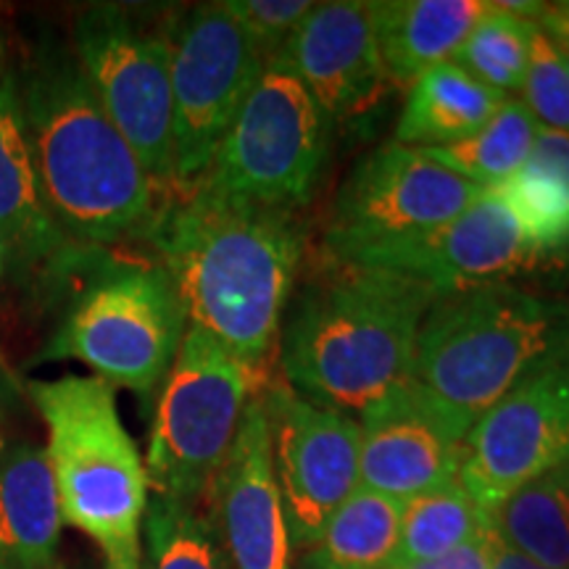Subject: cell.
<instances>
[{
	"label": "cell",
	"instance_id": "1",
	"mask_svg": "<svg viewBox=\"0 0 569 569\" xmlns=\"http://www.w3.org/2000/svg\"><path fill=\"white\" fill-rule=\"evenodd\" d=\"M146 238L172 277L188 322L267 382L303 261L298 211L196 182L169 190Z\"/></svg>",
	"mask_w": 569,
	"mask_h": 569
},
{
	"label": "cell",
	"instance_id": "2",
	"mask_svg": "<svg viewBox=\"0 0 569 569\" xmlns=\"http://www.w3.org/2000/svg\"><path fill=\"white\" fill-rule=\"evenodd\" d=\"M436 298L415 277L325 253L282 315V380L317 407L361 417L411 377L419 327Z\"/></svg>",
	"mask_w": 569,
	"mask_h": 569
},
{
	"label": "cell",
	"instance_id": "3",
	"mask_svg": "<svg viewBox=\"0 0 569 569\" xmlns=\"http://www.w3.org/2000/svg\"><path fill=\"white\" fill-rule=\"evenodd\" d=\"M19 101L48 209L71 243L98 248L146 238L161 206L159 188L103 111L74 53L42 51Z\"/></svg>",
	"mask_w": 569,
	"mask_h": 569
},
{
	"label": "cell",
	"instance_id": "4",
	"mask_svg": "<svg viewBox=\"0 0 569 569\" xmlns=\"http://www.w3.org/2000/svg\"><path fill=\"white\" fill-rule=\"evenodd\" d=\"M567 353L569 309L509 282H490L432 301L419 327L411 380L478 419Z\"/></svg>",
	"mask_w": 569,
	"mask_h": 569
},
{
	"label": "cell",
	"instance_id": "5",
	"mask_svg": "<svg viewBox=\"0 0 569 569\" xmlns=\"http://www.w3.org/2000/svg\"><path fill=\"white\" fill-rule=\"evenodd\" d=\"M27 390L48 430L46 453L63 522L101 546L106 567L138 565L151 488L113 386L96 375H63L32 380Z\"/></svg>",
	"mask_w": 569,
	"mask_h": 569
},
{
	"label": "cell",
	"instance_id": "6",
	"mask_svg": "<svg viewBox=\"0 0 569 569\" xmlns=\"http://www.w3.org/2000/svg\"><path fill=\"white\" fill-rule=\"evenodd\" d=\"M188 327L161 264L106 261L77 293L40 361H82L109 386L151 396L167 380Z\"/></svg>",
	"mask_w": 569,
	"mask_h": 569
},
{
	"label": "cell",
	"instance_id": "7",
	"mask_svg": "<svg viewBox=\"0 0 569 569\" xmlns=\"http://www.w3.org/2000/svg\"><path fill=\"white\" fill-rule=\"evenodd\" d=\"M261 388L251 369L190 325L156 407L148 488L177 501H203Z\"/></svg>",
	"mask_w": 569,
	"mask_h": 569
},
{
	"label": "cell",
	"instance_id": "8",
	"mask_svg": "<svg viewBox=\"0 0 569 569\" xmlns=\"http://www.w3.org/2000/svg\"><path fill=\"white\" fill-rule=\"evenodd\" d=\"M330 127L293 67L277 53L267 59L198 182L272 209H303L325 169Z\"/></svg>",
	"mask_w": 569,
	"mask_h": 569
},
{
	"label": "cell",
	"instance_id": "9",
	"mask_svg": "<svg viewBox=\"0 0 569 569\" xmlns=\"http://www.w3.org/2000/svg\"><path fill=\"white\" fill-rule=\"evenodd\" d=\"M74 59L103 111L159 190L174 188V98L167 27L124 6H88L74 21Z\"/></svg>",
	"mask_w": 569,
	"mask_h": 569
},
{
	"label": "cell",
	"instance_id": "10",
	"mask_svg": "<svg viewBox=\"0 0 569 569\" xmlns=\"http://www.w3.org/2000/svg\"><path fill=\"white\" fill-rule=\"evenodd\" d=\"M174 98V188L209 172L267 59L224 3H201L167 24Z\"/></svg>",
	"mask_w": 569,
	"mask_h": 569
},
{
	"label": "cell",
	"instance_id": "11",
	"mask_svg": "<svg viewBox=\"0 0 569 569\" xmlns=\"http://www.w3.org/2000/svg\"><path fill=\"white\" fill-rule=\"evenodd\" d=\"M422 148L401 142L369 151L340 184L325 230V253L356 261L457 219L482 196Z\"/></svg>",
	"mask_w": 569,
	"mask_h": 569
},
{
	"label": "cell",
	"instance_id": "12",
	"mask_svg": "<svg viewBox=\"0 0 569 569\" xmlns=\"http://www.w3.org/2000/svg\"><path fill=\"white\" fill-rule=\"evenodd\" d=\"M290 546L309 551L359 482V419L317 407L280 375L261 388Z\"/></svg>",
	"mask_w": 569,
	"mask_h": 569
},
{
	"label": "cell",
	"instance_id": "13",
	"mask_svg": "<svg viewBox=\"0 0 569 569\" xmlns=\"http://www.w3.org/2000/svg\"><path fill=\"white\" fill-rule=\"evenodd\" d=\"M569 461V353L475 419L459 482L486 511Z\"/></svg>",
	"mask_w": 569,
	"mask_h": 569
},
{
	"label": "cell",
	"instance_id": "14",
	"mask_svg": "<svg viewBox=\"0 0 569 569\" xmlns=\"http://www.w3.org/2000/svg\"><path fill=\"white\" fill-rule=\"evenodd\" d=\"M475 419L417 380L403 382L359 417V482L407 503L459 480Z\"/></svg>",
	"mask_w": 569,
	"mask_h": 569
},
{
	"label": "cell",
	"instance_id": "15",
	"mask_svg": "<svg viewBox=\"0 0 569 569\" xmlns=\"http://www.w3.org/2000/svg\"><path fill=\"white\" fill-rule=\"evenodd\" d=\"M351 264L415 277L443 296L478 284L507 282L522 269L536 267L538 259L515 211L496 188H488L448 224L377 248Z\"/></svg>",
	"mask_w": 569,
	"mask_h": 569
},
{
	"label": "cell",
	"instance_id": "16",
	"mask_svg": "<svg viewBox=\"0 0 569 569\" xmlns=\"http://www.w3.org/2000/svg\"><path fill=\"white\" fill-rule=\"evenodd\" d=\"M203 501L234 569H290L293 546L261 390L246 407L238 438Z\"/></svg>",
	"mask_w": 569,
	"mask_h": 569
},
{
	"label": "cell",
	"instance_id": "17",
	"mask_svg": "<svg viewBox=\"0 0 569 569\" xmlns=\"http://www.w3.org/2000/svg\"><path fill=\"white\" fill-rule=\"evenodd\" d=\"M330 124L359 127L386 96L388 74L367 3H317L280 51Z\"/></svg>",
	"mask_w": 569,
	"mask_h": 569
},
{
	"label": "cell",
	"instance_id": "18",
	"mask_svg": "<svg viewBox=\"0 0 569 569\" xmlns=\"http://www.w3.org/2000/svg\"><path fill=\"white\" fill-rule=\"evenodd\" d=\"M0 246L24 267H67L71 246L48 209L19 88L0 74Z\"/></svg>",
	"mask_w": 569,
	"mask_h": 569
},
{
	"label": "cell",
	"instance_id": "19",
	"mask_svg": "<svg viewBox=\"0 0 569 569\" xmlns=\"http://www.w3.org/2000/svg\"><path fill=\"white\" fill-rule=\"evenodd\" d=\"M61 503L46 448L0 453V569H61Z\"/></svg>",
	"mask_w": 569,
	"mask_h": 569
},
{
	"label": "cell",
	"instance_id": "20",
	"mask_svg": "<svg viewBox=\"0 0 569 569\" xmlns=\"http://www.w3.org/2000/svg\"><path fill=\"white\" fill-rule=\"evenodd\" d=\"M486 11V0H372L369 24L388 82L409 88L453 56Z\"/></svg>",
	"mask_w": 569,
	"mask_h": 569
},
{
	"label": "cell",
	"instance_id": "21",
	"mask_svg": "<svg viewBox=\"0 0 569 569\" xmlns=\"http://www.w3.org/2000/svg\"><path fill=\"white\" fill-rule=\"evenodd\" d=\"M507 98L486 88L453 61L425 71L409 84L393 142L409 148H446L472 138Z\"/></svg>",
	"mask_w": 569,
	"mask_h": 569
},
{
	"label": "cell",
	"instance_id": "22",
	"mask_svg": "<svg viewBox=\"0 0 569 569\" xmlns=\"http://www.w3.org/2000/svg\"><path fill=\"white\" fill-rule=\"evenodd\" d=\"M536 259H569V134L540 127L528 163L498 184Z\"/></svg>",
	"mask_w": 569,
	"mask_h": 569
},
{
	"label": "cell",
	"instance_id": "23",
	"mask_svg": "<svg viewBox=\"0 0 569 569\" xmlns=\"http://www.w3.org/2000/svg\"><path fill=\"white\" fill-rule=\"evenodd\" d=\"M401 509V501L359 486L303 551V569H393Z\"/></svg>",
	"mask_w": 569,
	"mask_h": 569
},
{
	"label": "cell",
	"instance_id": "24",
	"mask_svg": "<svg viewBox=\"0 0 569 569\" xmlns=\"http://www.w3.org/2000/svg\"><path fill=\"white\" fill-rule=\"evenodd\" d=\"M493 517L515 549L549 569H569V461L507 498Z\"/></svg>",
	"mask_w": 569,
	"mask_h": 569
},
{
	"label": "cell",
	"instance_id": "25",
	"mask_svg": "<svg viewBox=\"0 0 569 569\" xmlns=\"http://www.w3.org/2000/svg\"><path fill=\"white\" fill-rule=\"evenodd\" d=\"M538 130L540 127L528 106L519 98H507L472 138L446 148H422V151L480 188H498L528 163Z\"/></svg>",
	"mask_w": 569,
	"mask_h": 569
},
{
	"label": "cell",
	"instance_id": "26",
	"mask_svg": "<svg viewBox=\"0 0 569 569\" xmlns=\"http://www.w3.org/2000/svg\"><path fill=\"white\" fill-rule=\"evenodd\" d=\"M146 569H234L206 501L148 496Z\"/></svg>",
	"mask_w": 569,
	"mask_h": 569
},
{
	"label": "cell",
	"instance_id": "27",
	"mask_svg": "<svg viewBox=\"0 0 569 569\" xmlns=\"http://www.w3.org/2000/svg\"><path fill=\"white\" fill-rule=\"evenodd\" d=\"M490 525L486 511L461 482H451L403 503L396 565L427 561L478 540Z\"/></svg>",
	"mask_w": 569,
	"mask_h": 569
},
{
	"label": "cell",
	"instance_id": "28",
	"mask_svg": "<svg viewBox=\"0 0 569 569\" xmlns=\"http://www.w3.org/2000/svg\"><path fill=\"white\" fill-rule=\"evenodd\" d=\"M536 30L538 24L532 21L517 19L498 11L493 3H486V11L461 42L453 63L486 88L511 98L525 84Z\"/></svg>",
	"mask_w": 569,
	"mask_h": 569
},
{
	"label": "cell",
	"instance_id": "29",
	"mask_svg": "<svg viewBox=\"0 0 569 569\" xmlns=\"http://www.w3.org/2000/svg\"><path fill=\"white\" fill-rule=\"evenodd\" d=\"M522 101L538 127L569 134V71L557 42L543 30H536L528 74L522 84Z\"/></svg>",
	"mask_w": 569,
	"mask_h": 569
},
{
	"label": "cell",
	"instance_id": "30",
	"mask_svg": "<svg viewBox=\"0 0 569 569\" xmlns=\"http://www.w3.org/2000/svg\"><path fill=\"white\" fill-rule=\"evenodd\" d=\"M227 11L240 21L248 38L264 59H272L284 48L303 19L317 3L306 0H227Z\"/></svg>",
	"mask_w": 569,
	"mask_h": 569
},
{
	"label": "cell",
	"instance_id": "31",
	"mask_svg": "<svg viewBox=\"0 0 569 569\" xmlns=\"http://www.w3.org/2000/svg\"><path fill=\"white\" fill-rule=\"evenodd\" d=\"M482 536H486V532H482ZM482 536L478 540H472V543L461 546V549L443 553V557L427 559V561H411V565H396L393 569H488L486 538Z\"/></svg>",
	"mask_w": 569,
	"mask_h": 569
},
{
	"label": "cell",
	"instance_id": "32",
	"mask_svg": "<svg viewBox=\"0 0 569 569\" xmlns=\"http://www.w3.org/2000/svg\"><path fill=\"white\" fill-rule=\"evenodd\" d=\"M482 538H486L488 569H549V567L538 565L536 559H530L528 553L515 549V546H511L509 540L496 530L493 517H490V525Z\"/></svg>",
	"mask_w": 569,
	"mask_h": 569
},
{
	"label": "cell",
	"instance_id": "33",
	"mask_svg": "<svg viewBox=\"0 0 569 569\" xmlns=\"http://www.w3.org/2000/svg\"><path fill=\"white\" fill-rule=\"evenodd\" d=\"M538 27L549 38L569 42V0H565V3H546V11L538 19Z\"/></svg>",
	"mask_w": 569,
	"mask_h": 569
},
{
	"label": "cell",
	"instance_id": "34",
	"mask_svg": "<svg viewBox=\"0 0 569 569\" xmlns=\"http://www.w3.org/2000/svg\"><path fill=\"white\" fill-rule=\"evenodd\" d=\"M19 380L13 377L9 361H6L3 351H0V419H3L9 411L17 407L19 401Z\"/></svg>",
	"mask_w": 569,
	"mask_h": 569
},
{
	"label": "cell",
	"instance_id": "35",
	"mask_svg": "<svg viewBox=\"0 0 569 569\" xmlns=\"http://www.w3.org/2000/svg\"><path fill=\"white\" fill-rule=\"evenodd\" d=\"M551 40H553V38H551ZM553 42H557L561 59H565V67H567V71H569V42H561V40H553Z\"/></svg>",
	"mask_w": 569,
	"mask_h": 569
},
{
	"label": "cell",
	"instance_id": "36",
	"mask_svg": "<svg viewBox=\"0 0 569 569\" xmlns=\"http://www.w3.org/2000/svg\"><path fill=\"white\" fill-rule=\"evenodd\" d=\"M106 569H146V567H142V561H138V565H124V567H106Z\"/></svg>",
	"mask_w": 569,
	"mask_h": 569
},
{
	"label": "cell",
	"instance_id": "37",
	"mask_svg": "<svg viewBox=\"0 0 569 569\" xmlns=\"http://www.w3.org/2000/svg\"><path fill=\"white\" fill-rule=\"evenodd\" d=\"M3 264H6V251L3 246H0V274H3Z\"/></svg>",
	"mask_w": 569,
	"mask_h": 569
},
{
	"label": "cell",
	"instance_id": "38",
	"mask_svg": "<svg viewBox=\"0 0 569 569\" xmlns=\"http://www.w3.org/2000/svg\"><path fill=\"white\" fill-rule=\"evenodd\" d=\"M0 51H3V40H0Z\"/></svg>",
	"mask_w": 569,
	"mask_h": 569
}]
</instances>
